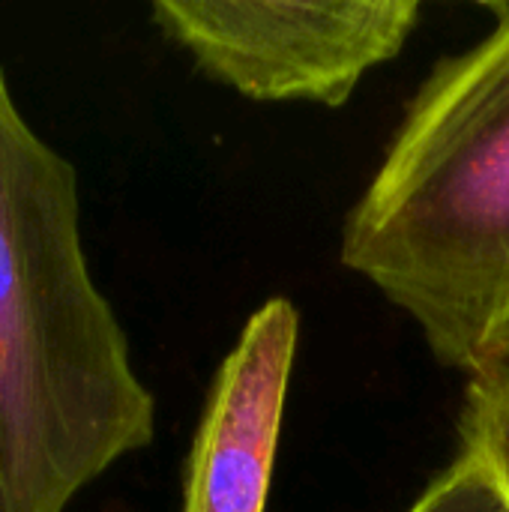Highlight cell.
I'll return each mask as SVG.
<instances>
[{
	"mask_svg": "<svg viewBox=\"0 0 509 512\" xmlns=\"http://www.w3.org/2000/svg\"><path fill=\"white\" fill-rule=\"evenodd\" d=\"M156 432V402L90 276L75 165L0 69V512H66Z\"/></svg>",
	"mask_w": 509,
	"mask_h": 512,
	"instance_id": "6da1fadb",
	"label": "cell"
},
{
	"mask_svg": "<svg viewBox=\"0 0 509 512\" xmlns=\"http://www.w3.org/2000/svg\"><path fill=\"white\" fill-rule=\"evenodd\" d=\"M417 90L342 231V264L471 378L509 366V3Z\"/></svg>",
	"mask_w": 509,
	"mask_h": 512,
	"instance_id": "7a4b0ae2",
	"label": "cell"
},
{
	"mask_svg": "<svg viewBox=\"0 0 509 512\" xmlns=\"http://www.w3.org/2000/svg\"><path fill=\"white\" fill-rule=\"evenodd\" d=\"M420 9V0H156L153 21L249 99L339 108L369 69L402 51Z\"/></svg>",
	"mask_w": 509,
	"mask_h": 512,
	"instance_id": "3957f363",
	"label": "cell"
},
{
	"mask_svg": "<svg viewBox=\"0 0 509 512\" xmlns=\"http://www.w3.org/2000/svg\"><path fill=\"white\" fill-rule=\"evenodd\" d=\"M297 330V309L282 297L243 327L195 432L183 512H267Z\"/></svg>",
	"mask_w": 509,
	"mask_h": 512,
	"instance_id": "277c9868",
	"label": "cell"
},
{
	"mask_svg": "<svg viewBox=\"0 0 509 512\" xmlns=\"http://www.w3.org/2000/svg\"><path fill=\"white\" fill-rule=\"evenodd\" d=\"M459 435L462 453L492 474L509 507V366L471 378Z\"/></svg>",
	"mask_w": 509,
	"mask_h": 512,
	"instance_id": "5b68a950",
	"label": "cell"
},
{
	"mask_svg": "<svg viewBox=\"0 0 509 512\" xmlns=\"http://www.w3.org/2000/svg\"><path fill=\"white\" fill-rule=\"evenodd\" d=\"M411 512H509V507L492 474L474 456L462 453L435 477Z\"/></svg>",
	"mask_w": 509,
	"mask_h": 512,
	"instance_id": "8992f818",
	"label": "cell"
}]
</instances>
